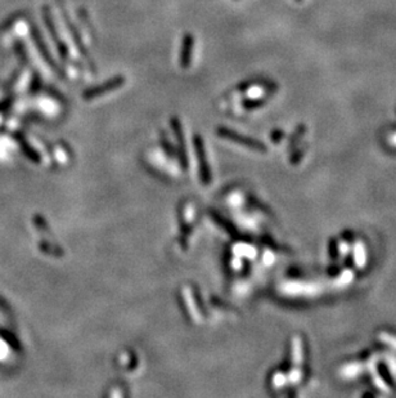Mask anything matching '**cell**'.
<instances>
[{"label": "cell", "mask_w": 396, "mask_h": 398, "mask_svg": "<svg viewBox=\"0 0 396 398\" xmlns=\"http://www.w3.org/2000/svg\"><path fill=\"white\" fill-rule=\"evenodd\" d=\"M45 12H47V13H45V14H47V17H45V21H47V25H48V27H49V31H50V34H52V36L54 37L55 43H57V45H58V50H60V53H61V55H62V57L67 58V54H68V52H67V48H66V44H65V43H62V42H61L60 39H58L57 30H55L54 25H53L52 20H50V16H49V13H48V11H45Z\"/></svg>", "instance_id": "obj_3"}, {"label": "cell", "mask_w": 396, "mask_h": 398, "mask_svg": "<svg viewBox=\"0 0 396 398\" xmlns=\"http://www.w3.org/2000/svg\"><path fill=\"white\" fill-rule=\"evenodd\" d=\"M125 84V78L124 76H115L108 82L103 83L101 85H96L94 88H89L88 90L83 93V98H85L86 101L94 100V98H98L103 94H107V93L113 92V90L118 89L123 85Z\"/></svg>", "instance_id": "obj_1"}, {"label": "cell", "mask_w": 396, "mask_h": 398, "mask_svg": "<svg viewBox=\"0 0 396 398\" xmlns=\"http://www.w3.org/2000/svg\"><path fill=\"white\" fill-rule=\"evenodd\" d=\"M192 50H193V36L190 34H185L183 39L182 53H180V65L183 68H188L192 61Z\"/></svg>", "instance_id": "obj_2"}]
</instances>
